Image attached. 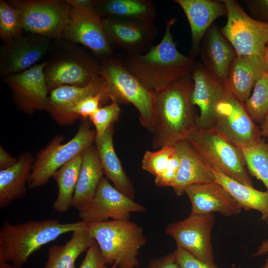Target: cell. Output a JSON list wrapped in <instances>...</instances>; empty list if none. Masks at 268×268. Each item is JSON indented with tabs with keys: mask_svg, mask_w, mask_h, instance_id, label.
Here are the masks:
<instances>
[{
	"mask_svg": "<svg viewBox=\"0 0 268 268\" xmlns=\"http://www.w3.org/2000/svg\"><path fill=\"white\" fill-rule=\"evenodd\" d=\"M166 22L162 40L148 52L141 55L125 54L121 57L124 67L146 88L156 91L183 78L190 76L195 59L181 53L171 32L176 22Z\"/></svg>",
	"mask_w": 268,
	"mask_h": 268,
	"instance_id": "cell-1",
	"label": "cell"
},
{
	"mask_svg": "<svg viewBox=\"0 0 268 268\" xmlns=\"http://www.w3.org/2000/svg\"><path fill=\"white\" fill-rule=\"evenodd\" d=\"M194 82L183 78L154 92L155 123L152 146L159 149L186 140L197 128L191 101Z\"/></svg>",
	"mask_w": 268,
	"mask_h": 268,
	"instance_id": "cell-2",
	"label": "cell"
},
{
	"mask_svg": "<svg viewBox=\"0 0 268 268\" xmlns=\"http://www.w3.org/2000/svg\"><path fill=\"white\" fill-rule=\"evenodd\" d=\"M82 221L63 223L57 219L5 222L0 229V262L21 268L29 257L60 236L86 227Z\"/></svg>",
	"mask_w": 268,
	"mask_h": 268,
	"instance_id": "cell-3",
	"label": "cell"
},
{
	"mask_svg": "<svg viewBox=\"0 0 268 268\" xmlns=\"http://www.w3.org/2000/svg\"><path fill=\"white\" fill-rule=\"evenodd\" d=\"M98 244L106 264L119 268L139 265V250L146 242L142 228L130 220H111L86 223Z\"/></svg>",
	"mask_w": 268,
	"mask_h": 268,
	"instance_id": "cell-4",
	"label": "cell"
},
{
	"mask_svg": "<svg viewBox=\"0 0 268 268\" xmlns=\"http://www.w3.org/2000/svg\"><path fill=\"white\" fill-rule=\"evenodd\" d=\"M110 100L130 103L138 111L141 125L152 133L155 123L154 92L146 88L124 66L121 58L106 60L99 66Z\"/></svg>",
	"mask_w": 268,
	"mask_h": 268,
	"instance_id": "cell-5",
	"label": "cell"
},
{
	"mask_svg": "<svg viewBox=\"0 0 268 268\" xmlns=\"http://www.w3.org/2000/svg\"><path fill=\"white\" fill-rule=\"evenodd\" d=\"M211 166L245 185L253 186L242 150L213 128H196L187 140Z\"/></svg>",
	"mask_w": 268,
	"mask_h": 268,
	"instance_id": "cell-6",
	"label": "cell"
},
{
	"mask_svg": "<svg viewBox=\"0 0 268 268\" xmlns=\"http://www.w3.org/2000/svg\"><path fill=\"white\" fill-rule=\"evenodd\" d=\"M96 132L87 119H83L76 134L63 143L64 137L58 135L37 154L28 181L29 189L45 184L62 166L93 145Z\"/></svg>",
	"mask_w": 268,
	"mask_h": 268,
	"instance_id": "cell-7",
	"label": "cell"
},
{
	"mask_svg": "<svg viewBox=\"0 0 268 268\" xmlns=\"http://www.w3.org/2000/svg\"><path fill=\"white\" fill-rule=\"evenodd\" d=\"M222 1L227 8V20L220 29L237 56L264 60L268 44V23L251 17L235 0Z\"/></svg>",
	"mask_w": 268,
	"mask_h": 268,
	"instance_id": "cell-8",
	"label": "cell"
},
{
	"mask_svg": "<svg viewBox=\"0 0 268 268\" xmlns=\"http://www.w3.org/2000/svg\"><path fill=\"white\" fill-rule=\"evenodd\" d=\"M19 12L23 29L41 36L58 37L64 34L71 7L66 0H11Z\"/></svg>",
	"mask_w": 268,
	"mask_h": 268,
	"instance_id": "cell-9",
	"label": "cell"
},
{
	"mask_svg": "<svg viewBox=\"0 0 268 268\" xmlns=\"http://www.w3.org/2000/svg\"><path fill=\"white\" fill-rule=\"evenodd\" d=\"M213 128L241 149L262 137L260 128L248 113L244 103L226 92L216 107Z\"/></svg>",
	"mask_w": 268,
	"mask_h": 268,
	"instance_id": "cell-10",
	"label": "cell"
},
{
	"mask_svg": "<svg viewBox=\"0 0 268 268\" xmlns=\"http://www.w3.org/2000/svg\"><path fill=\"white\" fill-rule=\"evenodd\" d=\"M215 222V216L212 213H190L182 220L169 224L165 228V232L174 239L177 247L214 265L211 235Z\"/></svg>",
	"mask_w": 268,
	"mask_h": 268,
	"instance_id": "cell-11",
	"label": "cell"
},
{
	"mask_svg": "<svg viewBox=\"0 0 268 268\" xmlns=\"http://www.w3.org/2000/svg\"><path fill=\"white\" fill-rule=\"evenodd\" d=\"M145 207L134 201L112 186L107 178L101 179L95 196L84 209L79 211L86 223L112 220H130L131 213L142 212Z\"/></svg>",
	"mask_w": 268,
	"mask_h": 268,
	"instance_id": "cell-12",
	"label": "cell"
},
{
	"mask_svg": "<svg viewBox=\"0 0 268 268\" xmlns=\"http://www.w3.org/2000/svg\"><path fill=\"white\" fill-rule=\"evenodd\" d=\"M102 19L111 46L123 50L125 54H143L153 46L157 34L153 22L116 18Z\"/></svg>",
	"mask_w": 268,
	"mask_h": 268,
	"instance_id": "cell-13",
	"label": "cell"
},
{
	"mask_svg": "<svg viewBox=\"0 0 268 268\" xmlns=\"http://www.w3.org/2000/svg\"><path fill=\"white\" fill-rule=\"evenodd\" d=\"M46 66L45 63L36 64L23 71L9 75L6 79L15 102L25 112L49 111V90L44 73Z\"/></svg>",
	"mask_w": 268,
	"mask_h": 268,
	"instance_id": "cell-14",
	"label": "cell"
},
{
	"mask_svg": "<svg viewBox=\"0 0 268 268\" xmlns=\"http://www.w3.org/2000/svg\"><path fill=\"white\" fill-rule=\"evenodd\" d=\"M63 35L97 55L112 56V49L104 30L102 18L94 7H71L69 19Z\"/></svg>",
	"mask_w": 268,
	"mask_h": 268,
	"instance_id": "cell-15",
	"label": "cell"
},
{
	"mask_svg": "<svg viewBox=\"0 0 268 268\" xmlns=\"http://www.w3.org/2000/svg\"><path fill=\"white\" fill-rule=\"evenodd\" d=\"M191 76L194 82L191 101L200 110L197 126L213 128L216 107L226 93L223 84L200 63H196Z\"/></svg>",
	"mask_w": 268,
	"mask_h": 268,
	"instance_id": "cell-16",
	"label": "cell"
},
{
	"mask_svg": "<svg viewBox=\"0 0 268 268\" xmlns=\"http://www.w3.org/2000/svg\"><path fill=\"white\" fill-rule=\"evenodd\" d=\"M185 194L191 201L192 214L216 212L229 216L241 212L237 202L215 181L189 186L185 189Z\"/></svg>",
	"mask_w": 268,
	"mask_h": 268,
	"instance_id": "cell-17",
	"label": "cell"
},
{
	"mask_svg": "<svg viewBox=\"0 0 268 268\" xmlns=\"http://www.w3.org/2000/svg\"><path fill=\"white\" fill-rule=\"evenodd\" d=\"M103 92L108 93L106 83L100 75L84 86L58 87L51 91L49 112L59 124H71L77 119L71 112L75 105L87 96Z\"/></svg>",
	"mask_w": 268,
	"mask_h": 268,
	"instance_id": "cell-18",
	"label": "cell"
},
{
	"mask_svg": "<svg viewBox=\"0 0 268 268\" xmlns=\"http://www.w3.org/2000/svg\"><path fill=\"white\" fill-rule=\"evenodd\" d=\"M175 2L182 8L189 21L192 35L189 56L195 59L208 29L216 19L227 16L226 6L222 0H175Z\"/></svg>",
	"mask_w": 268,
	"mask_h": 268,
	"instance_id": "cell-19",
	"label": "cell"
},
{
	"mask_svg": "<svg viewBox=\"0 0 268 268\" xmlns=\"http://www.w3.org/2000/svg\"><path fill=\"white\" fill-rule=\"evenodd\" d=\"M199 52L203 66L223 84L237 54L215 23L204 34Z\"/></svg>",
	"mask_w": 268,
	"mask_h": 268,
	"instance_id": "cell-20",
	"label": "cell"
},
{
	"mask_svg": "<svg viewBox=\"0 0 268 268\" xmlns=\"http://www.w3.org/2000/svg\"><path fill=\"white\" fill-rule=\"evenodd\" d=\"M11 41L3 49L1 61L2 73L8 76L34 66L48 50L47 41L42 37L16 38Z\"/></svg>",
	"mask_w": 268,
	"mask_h": 268,
	"instance_id": "cell-21",
	"label": "cell"
},
{
	"mask_svg": "<svg viewBox=\"0 0 268 268\" xmlns=\"http://www.w3.org/2000/svg\"><path fill=\"white\" fill-rule=\"evenodd\" d=\"M49 90L64 85L84 86L99 75V66L83 58H67L44 70Z\"/></svg>",
	"mask_w": 268,
	"mask_h": 268,
	"instance_id": "cell-22",
	"label": "cell"
},
{
	"mask_svg": "<svg viewBox=\"0 0 268 268\" xmlns=\"http://www.w3.org/2000/svg\"><path fill=\"white\" fill-rule=\"evenodd\" d=\"M180 157L178 173L172 188L178 196L189 186L215 181L212 167L187 140L175 145Z\"/></svg>",
	"mask_w": 268,
	"mask_h": 268,
	"instance_id": "cell-23",
	"label": "cell"
},
{
	"mask_svg": "<svg viewBox=\"0 0 268 268\" xmlns=\"http://www.w3.org/2000/svg\"><path fill=\"white\" fill-rule=\"evenodd\" d=\"M265 71L264 60L256 56H237L223 83L225 91L244 103Z\"/></svg>",
	"mask_w": 268,
	"mask_h": 268,
	"instance_id": "cell-24",
	"label": "cell"
},
{
	"mask_svg": "<svg viewBox=\"0 0 268 268\" xmlns=\"http://www.w3.org/2000/svg\"><path fill=\"white\" fill-rule=\"evenodd\" d=\"M104 174L95 145L82 153V162L71 207L79 211L93 200Z\"/></svg>",
	"mask_w": 268,
	"mask_h": 268,
	"instance_id": "cell-25",
	"label": "cell"
},
{
	"mask_svg": "<svg viewBox=\"0 0 268 268\" xmlns=\"http://www.w3.org/2000/svg\"><path fill=\"white\" fill-rule=\"evenodd\" d=\"M114 125L100 137H96L95 146L104 173L118 190L134 199L133 185L125 172L115 150L113 143Z\"/></svg>",
	"mask_w": 268,
	"mask_h": 268,
	"instance_id": "cell-26",
	"label": "cell"
},
{
	"mask_svg": "<svg viewBox=\"0 0 268 268\" xmlns=\"http://www.w3.org/2000/svg\"><path fill=\"white\" fill-rule=\"evenodd\" d=\"M34 158L31 153H21L12 166L0 171V207L23 197L31 172Z\"/></svg>",
	"mask_w": 268,
	"mask_h": 268,
	"instance_id": "cell-27",
	"label": "cell"
},
{
	"mask_svg": "<svg viewBox=\"0 0 268 268\" xmlns=\"http://www.w3.org/2000/svg\"><path fill=\"white\" fill-rule=\"evenodd\" d=\"M215 181L220 184L237 202L241 209L255 210L261 219L268 217V191L258 190L253 186L242 184L227 176L218 169L212 167Z\"/></svg>",
	"mask_w": 268,
	"mask_h": 268,
	"instance_id": "cell-28",
	"label": "cell"
},
{
	"mask_svg": "<svg viewBox=\"0 0 268 268\" xmlns=\"http://www.w3.org/2000/svg\"><path fill=\"white\" fill-rule=\"evenodd\" d=\"M102 18H116L153 22L156 9L149 0H98L94 6Z\"/></svg>",
	"mask_w": 268,
	"mask_h": 268,
	"instance_id": "cell-29",
	"label": "cell"
},
{
	"mask_svg": "<svg viewBox=\"0 0 268 268\" xmlns=\"http://www.w3.org/2000/svg\"><path fill=\"white\" fill-rule=\"evenodd\" d=\"M69 240L62 245L51 247L48 260L44 268H75V263L79 255L95 242L87 225L72 232Z\"/></svg>",
	"mask_w": 268,
	"mask_h": 268,
	"instance_id": "cell-30",
	"label": "cell"
},
{
	"mask_svg": "<svg viewBox=\"0 0 268 268\" xmlns=\"http://www.w3.org/2000/svg\"><path fill=\"white\" fill-rule=\"evenodd\" d=\"M82 153L62 166L52 176L58 186V194L53 207L58 212L67 211L71 207L81 167Z\"/></svg>",
	"mask_w": 268,
	"mask_h": 268,
	"instance_id": "cell-31",
	"label": "cell"
},
{
	"mask_svg": "<svg viewBox=\"0 0 268 268\" xmlns=\"http://www.w3.org/2000/svg\"><path fill=\"white\" fill-rule=\"evenodd\" d=\"M241 149L250 174L261 180L268 191V139L262 137Z\"/></svg>",
	"mask_w": 268,
	"mask_h": 268,
	"instance_id": "cell-32",
	"label": "cell"
},
{
	"mask_svg": "<svg viewBox=\"0 0 268 268\" xmlns=\"http://www.w3.org/2000/svg\"><path fill=\"white\" fill-rule=\"evenodd\" d=\"M244 106L253 120L262 124L268 113V75L265 72L255 83Z\"/></svg>",
	"mask_w": 268,
	"mask_h": 268,
	"instance_id": "cell-33",
	"label": "cell"
},
{
	"mask_svg": "<svg viewBox=\"0 0 268 268\" xmlns=\"http://www.w3.org/2000/svg\"><path fill=\"white\" fill-rule=\"evenodd\" d=\"M23 29L18 10L9 2L0 1V35L5 41L17 38Z\"/></svg>",
	"mask_w": 268,
	"mask_h": 268,
	"instance_id": "cell-34",
	"label": "cell"
},
{
	"mask_svg": "<svg viewBox=\"0 0 268 268\" xmlns=\"http://www.w3.org/2000/svg\"><path fill=\"white\" fill-rule=\"evenodd\" d=\"M175 149V146L166 145L155 151H146L142 159V169L155 178L159 177L166 169Z\"/></svg>",
	"mask_w": 268,
	"mask_h": 268,
	"instance_id": "cell-35",
	"label": "cell"
},
{
	"mask_svg": "<svg viewBox=\"0 0 268 268\" xmlns=\"http://www.w3.org/2000/svg\"><path fill=\"white\" fill-rule=\"evenodd\" d=\"M119 103L111 102L104 107H101L88 119L94 127L96 137L102 136L107 129L117 121L121 112Z\"/></svg>",
	"mask_w": 268,
	"mask_h": 268,
	"instance_id": "cell-36",
	"label": "cell"
},
{
	"mask_svg": "<svg viewBox=\"0 0 268 268\" xmlns=\"http://www.w3.org/2000/svg\"><path fill=\"white\" fill-rule=\"evenodd\" d=\"M109 100L110 98L108 94L106 92L90 95L77 103L72 108L71 112L77 119L81 117L83 119H86L101 107L100 105L102 103Z\"/></svg>",
	"mask_w": 268,
	"mask_h": 268,
	"instance_id": "cell-37",
	"label": "cell"
},
{
	"mask_svg": "<svg viewBox=\"0 0 268 268\" xmlns=\"http://www.w3.org/2000/svg\"><path fill=\"white\" fill-rule=\"evenodd\" d=\"M180 165V157L175 148L164 172L155 178L156 185L161 187H172L178 175Z\"/></svg>",
	"mask_w": 268,
	"mask_h": 268,
	"instance_id": "cell-38",
	"label": "cell"
},
{
	"mask_svg": "<svg viewBox=\"0 0 268 268\" xmlns=\"http://www.w3.org/2000/svg\"><path fill=\"white\" fill-rule=\"evenodd\" d=\"M180 268H219L216 265L206 263L180 247L174 251Z\"/></svg>",
	"mask_w": 268,
	"mask_h": 268,
	"instance_id": "cell-39",
	"label": "cell"
},
{
	"mask_svg": "<svg viewBox=\"0 0 268 268\" xmlns=\"http://www.w3.org/2000/svg\"><path fill=\"white\" fill-rule=\"evenodd\" d=\"M106 265L99 247L95 242L86 251L79 268H103Z\"/></svg>",
	"mask_w": 268,
	"mask_h": 268,
	"instance_id": "cell-40",
	"label": "cell"
},
{
	"mask_svg": "<svg viewBox=\"0 0 268 268\" xmlns=\"http://www.w3.org/2000/svg\"><path fill=\"white\" fill-rule=\"evenodd\" d=\"M243 2L256 16L268 23V0H245Z\"/></svg>",
	"mask_w": 268,
	"mask_h": 268,
	"instance_id": "cell-41",
	"label": "cell"
},
{
	"mask_svg": "<svg viewBox=\"0 0 268 268\" xmlns=\"http://www.w3.org/2000/svg\"><path fill=\"white\" fill-rule=\"evenodd\" d=\"M148 268H180L174 252L152 261Z\"/></svg>",
	"mask_w": 268,
	"mask_h": 268,
	"instance_id": "cell-42",
	"label": "cell"
},
{
	"mask_svg": "<svg viewBox=\"0 0 268 268\" xmlns=\"http://www.w3.org/2000/svg\"><path fill=\"white\" fill-rule=\"evenodd\" d=\"M17 161V158L12 156L4 149L0 147V169L7 168L14 165Z\"/></svg>",
	"mask_w": 268,
	"mask_h": 268,
	"instance_id": "cell-43",
	"label": "cell"
},
{
	"mask_svg": "<svg viewBox=\"0 0 268 268\" xmlns=\"http://www.w3.org/2000/svg\"><path fill=\"white\" fill-rule=\"evenodd\" d=\"M67 2L71 7L93 8L98 0H67Z\"/></svg>",
	"mask_w": 268,
	"mask_h": 268,
	"instance_id": "cell-44",
	"label": "cell"
},
{
	"mask_svg": "<svg viewBox=\"0 0 268 268\" xmlns=\"http://www.w3.org/2000/svg\"><path fill=\"white\" fill-rule=\"evenodd\" d=\"M266 221L268 225V217ZM267 253H268V239H265L262 242L256 252L253 255V256H260Z\"/></svg>",
	"mask_w": 268,
	"mask_h": 268,
	"instance_id": "cell-45",
	"label": "cell"
},
{
	"mask_svg": "<svg viewBox=\"0 0 268 268\" xmlns=\"http://www.w3.org/2000/svg\"><path fill=\"white\" fill-rule=\"evenodd\" d=\"M262 137L268 139V113L260 127Z\"/></svg>",
	"mask_w": 268,
	"mask_h": 268,
	"instance_id": "cell-46",
	"label": "cell"
},
{
	"mask_svg": "<svg viewBox=\"0 0 268 268\" xmlns=\"http://www.w3.org/2000/svg\"><path fill=\"white\" fill-rule=\"evenodd\" d=\"M264 61L265 66V72L268 75V44L267 46Z\"/></svg>",
	"mask_w": 268,
	"mask_h": 268,
	"instance_id": "cell-47",
	"label": "cell"
},
{
	"mask_svg": "<svg viewBox=\"0 0 268 268\" xmlns=\"http://www.w3.org/2000/svg\"><path fill=\"white\" fill-rule=\"evenodd\" d=\"M260 268H268V259L266 260V263Z\"/></svg>",
	"mask_w": 268,
	"mask_h": 268,
	"instance_id": "cell-48",
	"label": "cell"
},
{
	"mask_svg": "<svg viewBox=\"0 0 268 268\" xmlns=\"http://www.w3.org/2000/svg\"><path fill=\"white\" fill-rule=\"evenodd\" d=\"M117 267V264H114L113 266L112 267H110V268H108V267H107L106 266H104L103 267V268H116Z\"/></svg>",
	"mask_w": 268,
	"mask_h": 268,
	"instance_id": "cell-49",
	"label": "cell"
}]
</instances>
